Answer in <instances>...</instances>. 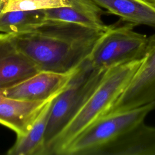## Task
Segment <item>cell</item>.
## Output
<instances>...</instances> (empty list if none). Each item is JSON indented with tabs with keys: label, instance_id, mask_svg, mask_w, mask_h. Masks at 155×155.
Wrapping results in <instances>:
<instances>
[{
	"label": "cell",
	"instance_id": "6",
	"mask_svg": "<svg viewBox=\"0 0 155 155\" xmlns=\"http://www.w3.org/2000/svg\"><path fill=\"white\" fill-rule=\"evenodd\" d=\"M153 102H155V34L148 38L142 62L105 114L128 111Z\"/></svg>",
	"mask_w": 155,
	"mask_h": 155
},
{
	"label": "cell",
	"instance_id": "9",
	"mask_svg": "<svg viewBox=\"0 0 155 155\" xmlns=\"http://www.w3.org/2000/svg\"><path fill=\"white\" fill-rule=\"evenodd\" d=\"M50 99L25 101L6 97L0 92V124L13 130L17 136H23L31 128Z\"/></svg>",
	"mask_w": 155,
	"mask_h": 155
},
{
	"label": "cell",
	"instance_id": "4",
	"mask_svg": "<svg viewBox=\"0 0 155 155\" xmlns=\"http://www.w3.org/2000/svg\"><path fill=\"white\" fill-rule=\"evenodd\" d=\"M154 109L155 102L102 116L81 132L67 147L62 155H99L106 145L144 121Z\"/></svg>",
	"mask_w": 155,
	"mask_h": 155
},
{
	"label": "cell",
	"instance_id": "1",
	"mask_svg": "<svg viewBox=\"0 0 155 155\" xmlns=\"http://www.w3.org/2000/svg\"><path fill=\"white\" fill-rule=\"evenodd\" d=\"M105 31L45 20L29 30L8 35L18 48L41 71L64 73L76 69L90 56Z\"/></svg>",
	"mask_w": 155,
	"mask_h": 155
},
{
	"label": "cell",
	"instance_id": "11",
	"mask_svg": "<svg viewBox=\"0 0 155 155\" xmlns=\"http://www.w3.org/2000/svg\"><path fill=\"white\" fill-rule=\"evenodd\" d=\"M67 7L44 9L46 20H56L77 24L85 27L106 30L102 16L108 14L91 0H70Z\"/></svg>",
	"mask_w": 155,
	"mask_h": 155
},
{
	"label": "cell",
	"instance_id": "3",
	"mask_svg": "<svg viewBox=\"0 0 155 155\" xmlns=\"http://www.w3.org/2000/svg\"><path fill=\"white\" fill-rule=\"evenodd\" d=\"M107 70L94 68L88 57L76 68L71 79L53 101L45 134V155L56 137L99 85Z\"/></svg>",
	"mask_w": 155,
	"mask_h": 155
},
{
	"label": "cell",
	"instance_id": "2",
	"mask_svg": "<svg viewBox=\"0 0 155 155\" xmlns=\"http://www.w3.org/2000/svg\"><path fill=\"white\" fill-rule=\"evenodd\" d=\"M143 58L107 71L83 107L53 142L47 155H62L67 147L81 132L109 110L130 82Z\"/></svg>",
	"mask_w": 155,
	"mask_h": 155
},
{
	"label": "cell",
	"instance_id": "14",
	"mask_svg": "<svg viewBox=\"0 0 155 155\" xmlns=\"http://www.w3.org/2000/svg\"><path fill=\"white\" fill-rule=\"evenodd\" d=\"M44 10L10 11L0 13V33L15 34L29 30L45 21Z\"/></svg>",
	"mask_w": 155,
	"mask_h": 155
},
{
	"label": "cell",
	"instance_id": "16",
	"mask_svg": "<svg viewBox=\"0 0 155 155\" xmlns=\"http://www.w3.org/2000/svg\"><path fill=\"white\" fill-rule=\"evenodd\" d=\"M138 1L155 8V0H138Z\"/></svg>",
	"mask_w": 155,
	"mask_h": 155
},
{
	"label": "cell",
	"instance_id": "8",
	"mask_svg": "<svg viewBox=\"0 0 155 155\" xmlns=\"http://www.w3.org/2000/svg\"><path fill=\"white\" fill-rule=\"evenodd\" d=\"M40 71L18 48L8 34L0 33V89L17 84Z\"/></svg>",
	"mask_w": 155,
	"mask_h": 155
},
{
	"label": "cell",
	"instance_id": "15",
	"mask_svg": "<svg viewBox=\"0 0 155 155\" xmlns=\"http://www.w3.org/2000/svg\"><path fill=\"white\" fill-rule=\"evenodd\" d=\"M70 0H7L1 13L44 10L70 6Z\"/></svg>",
	"mask_w": 155,
	"mask_h": 155
},
{
	"label": "cell",
	"instance_id": "17",
	"mask_svg": "<svg viewBox=\"0 0 155 155\" xmlns=\"http://www.w3.org/2000/svg\"><path fill=\"white\" fill-rule=\"evenodd\" d=\"M7 0H0V13H1L3 8L4 7Z\"/></svg>",
	"mask_w": 155,
	"mask_h": 155
},
{
	"label": "cell",
	"instance_id": "7",
	"mask_svg": "<svg viewBox=\"0 0 155 155\" xmlns=\"http://www.w3.org/2000/svg\"><path fill=\"white\" fill-rule=\"evenodd\" d=\"M76 69L64 73L40 71L17 84L0 89V92L6 97L21 101L48 100L64 88Z\"/></svg>",
	"mask_w": 155,
	"mask_h": 155
},
{
	"label": "cell",
	"instance_id": "5",
	"mask_svg": "<svg viewBox=\"0 0 155 155\" xmlns=\"http://www.w3.org/2000/svg\"><path fill=\"white\" fill-rule=\"evenodd\" d=\"M134 27L133 24L124 22L122 24L109 25L88 56L92 66L96 69L108 70L143 58L148 37L135 31Z\"/></svg>",
	"mask_w": 155,
	"mask_h": 155
},
{
	"label": "cell",
	"instance_id": "13",
	"mask_svg": "<svg viewBox=\"0 0 155 155\" xmlns=\"http://www.w3.org/2000/svg\"><path fill=\"white\" fill-rule=\"evenodd\" d=\"M108 14L119 16L121 21L134 26L155 27V8L138 0H91Z\"/></svg>",
	"mask_w": 155,
	"mask_h": 155
},
{
	"label": "cell",
	"instance_id": "12",
	"mask_svg": "<svg viewBox=\"0 0 155 155\" xmlns=\"http://www.w3.org/2000/svg\"><path fill=\"white\" fill-rule=\"evenodd\" d=\"M60 93L48 101L29 131L23 136H17L13 145L7 152L8 155H45L46 128L53 101Z\"/></svg>",
	"mask_w": 155,
	"mask_h": 155
},
{
	"label": "cell",
	"instance_id": "10",
	"mask_svg": "<svg viewBox=\"0 0 155 155\" xmlns=\"http://www.w3.org/2000/svg\"><path fill=\"white\" fill-rule=\"evenodd\" d=\"M99 155H155V127L143 121L106 145Z\"/></svg>",
	"mask_w": 155,
	"mask_h": 155
}]
</instances>
